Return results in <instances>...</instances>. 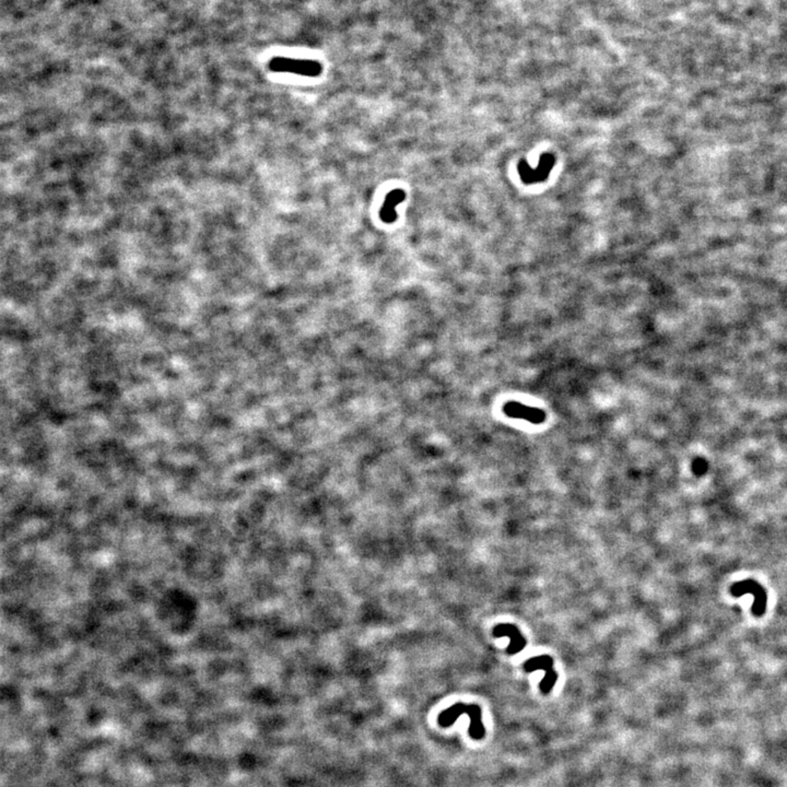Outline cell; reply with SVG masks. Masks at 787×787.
<instances>
[{
	"label": "cell",
	"mask_w": 787,
	"mask_h": 787,
	"mask_svg": "<svg viewBox=\"0 0 787 787\" xmlns=\"http://www.w3.org/2000/svg\"><path fill=\"white\" fill-rule=\"evenodd\" d=\"M463 714H467L471 718L469 736L475 740H482L486 734V729L482 723V709L478 705L456 703L440 714L438 723L441 727L452 726L453 724L457 721V718Z\"/></svg>",
	"instance_id": "6da1fadb"
},
{
	"label": "cell",
	"mask_w": 787,
	"mask_h": 787,
	"mask_svg": "<svg viewBox=\"0 0 787 787\" xmlns=\"http://www.w3.org/2000/svg\"><path fill=\"white\" fill-rule=\"evenodd\" d=\"M269 67L272 72H290L295 75L308 76V77H316L322 72V65L317 61H305V59L276 57L270 61Z\"/></svg>",
	"instance_id": "7a4b0ae2"
},
{
	"label": "cell",
	"mask_w": 787,
	"mask_h": 787,
	"mask_svg": "<svg viewBox=\"0 0 787 787\" xmlns=\"http://www.w3.org/2000/svg\"><path fill=\"white\" fill-rule=\"evenodd\" d=\"M523 668L527 673H532L536 670H543L545 676H543V680L540 681V691L543 694H549L552 690L553 687L556 686L557 680H558V673L556 670L553 669V660L552 657L549 655H538V656L532 657L530 660L523 664Z\"/></svg>",
	"instance_id": "3957f363"
},
{
	"label": "cell",
	"mask_w": 787,
	"mask_h": 787,
	"mask_svg": "<svg viewBox=\"0 0 787 787\" xmlns=\"http://www.w3.org/2000/svg\"><path fill=\"white\" fill-rule=\"evenodd\" d=\"M492 634L495 638H510V644H508L506 653L508 655L519 654V651L526 647V638L521 636L519 632V628L514 625L510 623H501V625H495V629L492 631Z\"/></svg>",
	"instance_id": "277c9868"
},
{
	"label": "cell",
	"mask_w": 787,
	"mask_h": 787,
	"mask_svg": "<svg viewBox=\"0 0 787 787\" xmlns=\"http://www.w3.org/2000/svg\"><path fill=\"white\" fill-rule=\"evenodd\" d=\"M503 410L508 417L523 419L534 424H539L546 420V413L543 410L530 407L519 402H506Z\"/></svg>",
	"instance_id": "5b68a950"
},
{
	"label": "cell",
	"mask_w": 787,
	"mask_h": 787,
	"mask_svg": "<svg viewBox=\"0 0 787 787\" xmlns=\"http://www.w3.org/2000/svg\"><path fill=\"white\" fill-rule=\"evenodd\" d=\"M406 198V193L402 189H394L389 192L380 208V218L385 224H394L397 220L396 208Z\"/></svg>",
	"instance_id": "8992f818"
},
{
	"label": "cell",
	"mask_w": 787,
	"mask_h": 787,
	"mask_svg": "<svg viewBox=\"0 0 787 787\" xmlns=\"http://www.w3.org/2000/svg\"><path fill=\"white\" fill-rule=\"evenodd\" d=\"M521 169H523V171L521 170V176L524 177V181H539V180H543V176L547 175V174L549 173V171L552 169V157L548 155V157L543 158V159L540 161L539 168L535 169V170L525 168V165Z\"/></svg>",
	"instance_id": "52a82bcc"
}]
</instances>
